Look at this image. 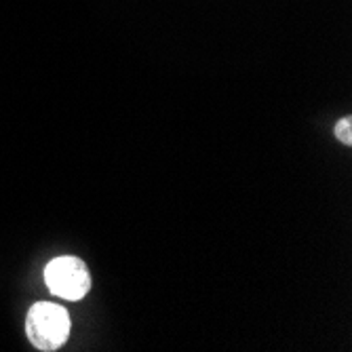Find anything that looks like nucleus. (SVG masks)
Here are the masks:
<instances>
[{"label":"nucleus","instance_id":"f257e3e1","mask_svg":"<svg viewBox=\"0 0 352 352\" xmlns=\"http://www.w3.org/2000/svg\"><path fill=\"white\" fill-rule=\"evenodd\" d=\"M72 321L66 308H61L51 302H38L30 308L25 316V333L32 346L43 350V352H53L66 344L70 338Z\"/></svg>","mask_w":352,"mask_h":352},{"label":"nucleus","instance_id":"f03ea898","mask_svg":"<svg viewBox=\"0 0 352 352\" xmlns=\"http://www.w3.org/2000/svg\"><path fill=\"white\" fill-rule=\"evenodd\" d=\"M45 280L51 294L70 302L82 300L91 289V274L87 264L72 255H63V258L49 262L45 268Z\"/></svg>","mask_w":352,"mask_h":352},{"label":"nucleus","instance_id":"7ed1b4c3","mask_svg":"<svg viewBox=\"0 0 352 352\" xmlns=\"http://www.w3.org/2000/svg\"><path fill=\"white\" fill-rule=\"evenodd\" d=\"M336 138L344 146H352V118L350 116H344L342 120H338V124H336Z\"/></svg>","mask_w":352,"mask_h":352}]
</instances>
